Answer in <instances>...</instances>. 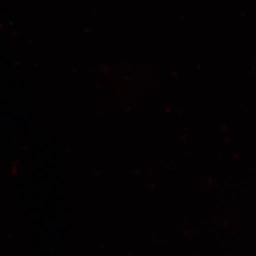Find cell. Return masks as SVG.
Segmentation results:
<instances>
[]
</instances>
